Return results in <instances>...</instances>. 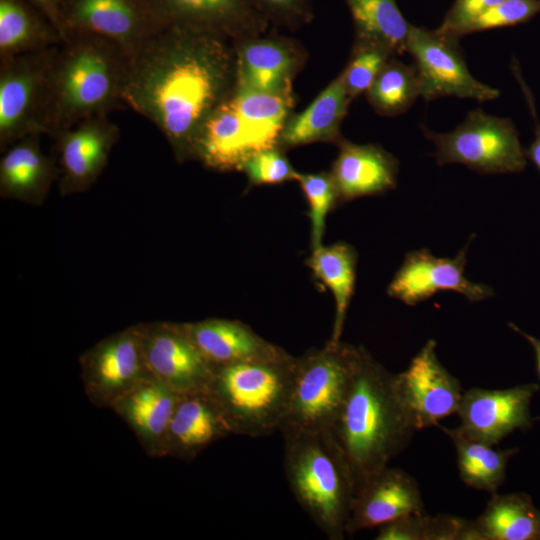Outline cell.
Wrapping results in <instances>:
<instances>
[{"mask_svg": "<svg viewBox=\"0 0 540 540\" xmlns=\"http://www.w3.org/2000/svg\"><path fill=\"white\" fill-rule=\"evenodd\" d=\"M296 357L213 366L205 391L223 413L232 434L267 436L286 413Z\"/></svg>", "mask_w": 540, "mask_h": 540, "instance_id": "obj_5", "label": "cell"}, {"mask_svg": "<svg viewBox=\"0 0 540 540\" xmlns=\"http://www.w3.org/2000/svg\"><path fill=\"white\" fill-rule=\"evenodd\" d=\"M363 347L327 342L296 358L289 404L279 430L283 437L330 431L359 370Z\"/></svg>", "mask_w": 540, "mask_h": 540, "instance_id": "obj_6", "label": "cell"}, {"mask_svg": "<svg viewBox=\"0 0 540 540\" xmlns=\"http://www.w3.org/2000/svg\"><path fill=\"white\" fill-rule=\"evenodd\" d=\"M39 134L14 143L0 160V196L29 205H42L58 180L56 157L41 148Z\"/></svg>", "mask_w": 540, "mask_h": 540, "instance_id": "obj_23", "label": "cell"}, {"mask_svg": "<svg viewBox=\"0 0 540 540\" xmlns=\"http://www.w3.org/2000/svg\"><path fill=\"white\" fill-rule=\"evenodd\" d=\"M235 89L279 92L292 89L302 52L291 39L262 35L233 41Z\"/></svg>", "mask_w": 540, "mask_h": 540, "instance_id": "obj_19", "label": "cell"}, {"mask_svg": "<svg viewBox=\"0 0 540 540\" xmlns=\"http://www.w3.org/2000/svg\"><path fill=\"white\" fill-rule=\"evenodd\" d=\"M63 41L69 34L106 38L131 57L164 26L146 0H63Z\"/></svg>", "mask_w": 540, "mask_h": 540, "instance_id": "obj_11", "label": "cell"}, {"mask_svg": "<svg viewBox=\"0 0 540 540\" xmlns=\"http://www.w3.org/2000/svg\"><path fill=\"white\" fill-rule=\"evenodd\" d=\"M458 37L410 25L406 44L426 101L445 96L479 102L499 97L500 91L478 81L468 70Z\"/></svg>", "mask_w": 540, "mask_h": 540, "instance_id": "obj_9", "label": "cell"}, {"mask_svg": "<svg viewBox=\"0 0 540 540\" xmlns=\"http://www.w3.org/2000/svg\"><path fill=\"white\" fill-rule=\"evenodd\" d=\"M180 393L150 377L119 398L111 409L133 430L150 457L166 456V441Z\"/></svg>", "mask_w": 540, "mask_h": 540, "instance_id": "obj_20", "label": "cell"}, {"mask_svg": "<svg viewBox=\"0 0 540 540\" xmlns=\"http://www.w3.org/2000/svg\"><path fill=\"white\" fill-rule=\"evenodd\" d=\"M376 540H477L473 520L449 514H412L378 528Z\"/></svg>", "mask_w": 540, "mask_h": 540, "instance_id": "obj_34", "label": "cell"}, {"mask_svg": "<svg viewBox=\"0 0 540 540\" xmlns=\"http://www.w3.org/2000/svg\"><path fill=\"white\" fill-rule=\"evenodd\" d=\"M230 434L223 413L205 389L182 393L169 425L166 456L191 462L207 446Z\"/></svg>", "mask_w": 540, "mask_h": 540, "instance_id": "obj_24", "label": "cell"}, {"mask_svg": "<svg viewBox=\"0 0 540 540\" xmlns=\"http://www.w3.org/2000/svg\"><path fill=\"white\" fill-rule=\"evenodd\" d=\"M283 438L284 471L295 499L328 539H344L355 481L332 434L322 431Z\"/></svg>", "mask_w": 540, "mask_h": 540, "instance_id": "obj_4", "label": "cell"}, {"mask_svg": "<svg viewBox=\"0 0 540 540\" xmlns=\"http://www.w3.org/2000/svg\"><path fill=\"white\" fill-rule=\"evenodd\" d=\"M512 71H513L515 77L517 78V80H518V82L520 84V87L523 90V93L525 95L526 101H527L528 106H529V110H530V112L532 114V117H533V120H534L535 138L532 141V143L529 145V147L524 149V153H525L526 158L531 160L534 163V165L538 168V170L540 171V124L538 122L536 109H535V104H534V101H533V96H532L531 91L529 90L528 86L526 85V83L522 79V75L520 73L519 66H518V64H517V62L515 60L513 61V64H512Z\"/></svg>", "mask_w": 540, "mask_h": 540, "instance_id": "obj_41", "label": "cell"}, {"mask_svg": "<svg viewBox=\"0 0 540 540\" xmlns=\"http://www.w3.org/2000/svg\"><path fill=\"white\" fill-rule=\"evenodd\" d=\"M392 57L395 56L382 46L355 40L349 62L341 73L351 99L369 89L383 66Z\"/></svg>", "mask_w": 540, "mask_h": 540, "instance_id": "obj_35", "label": "cell"}, {"mask_svg": "<svg viewBox=\"0 0 540 540\" xmlns=\"http://www.w3.org/2000/svg\"><path fill=\"white\" fill-rule=\"evenodd\" d=\"M88 400L99 408L113 404L142 381L152 377L136 325L114 333L79 357Z\"/></svg>", "mask_w": 540, "mask_h": 540, "instance_id": "obj_10", "label": "cell"}, {"mask_svg": "<svg viewBox=\"0 0 540 540\" xmlns=\"http://www.w3.org/2000/svg\"><path fill=\"white\" fill-rule=\"evenodd\" d=\"M231 98L252 155L278 147L281 133L294 105L293 89L261 92L234 88Z\"/></svg>", "mask_w": 540, "mask_h": 540, "instance_id": "obj_27", "label": "cell"}, {"mask_svg": "<svg viewBox=\"0 0 540 540\" xmlns=\"http://www.w3.org/2000/svg\"><path fill=\"white\" fill-rule=\"evenodd\" d=\"M59 46L0 59L2 153L27 136L47 134L51 71Z\"/></svg>", "mask_w": 540, "mask_h": 540, "instance_id": "obj_8", "label": "cell"}, {"mask_svg": "<svg viewBox=\"0 0 540 540\" xmlns=\"http://www.w3.org/2000/svg\"><path fill=\"white\" fill-rule=\"evenodd\" d=\"M307 265L315 278L333 295L335 318L329 342L338 343L341 341L346 313L354 292L357 253L351 245L342 241L329 246L321 245L312 249Z\"/></svg>", "mask_w": 540, "mask_h": 540, "instance_id": "obj_30", "label": "cell"}, {"mask_svg": "<svg viewBox=\"0 0 540 540\" xmlns=\"http://www.w3.org/2000/svg\"><path fill=\"white\" fill-rule=\"evenodd\" d=\"M415 431L394 374L363 348L359 370L330 430L350 466L355 492L406 448Z\"/></svg>", "mask_w": 540, "mask_h": 540, "instance_id": "obj_2", "label": "cell"}, {"mask_svg": "<svg viewBox=\"0 0 540 540\" xmlns=\"http://www.w3.org/2000/svg\"><path fill=\"white\" fill-rule=\"evenodd\" d=\"M269 23L288 28L300 27L313 19L310 0H252Z\"/></svg>", "mask_w": 540, "mask_h": 540, "instance_id": "obj_39", "label": "cell"}, {"mask_svg": "<svg viewBox=\"0 0 540 540\" xmlns=\"http://www.w3.org/2000/svg\"><path fill=\"white\" fill-rule=\"evenodd\" d=\"M355 29V40L377 44L394 56L406 52L410 25L396 0H345Z\"/></svg>", "mask_w": 540, "mask_h": 540, "instance_id": "obj_32", "label": "cell"}, {"mask_svg": "<svg viewBox=\"0 0 540 540\" xmlns=\"http://www.w3.org/2000/svg\"><path fill=\"white\" fill-rule=\"evenodd\" d=\"M130 55L116 43L75 33L58 47L51 71L47 134L108 114L122 101Z\"/></svg>", "mask_w": 540, "mask_h": 540, "instance_id": "obj_3", "label": "cell"}, {"mask_svg": "<svg viewBox=\"0 0 540 540\" xmlns=\"http://www.w3.org/2000/svg\"><path fill=\"white\" fill-rule=\"evenodd\" d=\"M508 326L514 330L516 333L520 334L522 337H524L532 346L534 353H535V359H536V370L538 379L540 381V339L535 338L521 329H519L514 323L508 322Z\"/></svg>", "mask_w": 540, "mask_h": 540, "instance_id": "obj_43", "label": "cell"}, {"mask_svg": "<svg viewBox=\"0 0 540 540\" xmlns=\"http://www.w3.org/2000/svg\"><path fill=\"white\" fill-rule=\"evenodd\" d=\"M538 391L535 383L507 389L464 391L456 413L460 418L458 428L473 439L497 445L515 430L532 426L530 403Z\"/></svg>", "mask_w": 540, "mask_h": 540, "instance_id": "obj_16", "label": "cell"}, {"mask_svg": "<svg viewBox=\"0 0 540 540\" xmlns=\"http://www.w3.org/2000/svg\"><path fill=\"white\" fill-rule=\"evenodd\" d=\"M118 126L107 114L89 117L54 136L62 197L87 191L107 166L119 139Z\"/></svg>", "mask_w": 540, "mask_h": 540, "instance_id": "obj_15", "label": "cell"}, {"mask_svg": "<svg viewBox=\"0 0 540 540\" xmlns=\"http://www.w3.org/2000/svg\"><path fill=\"white\" fill-rule=\"evenodd\" d=\"M474 523L479 540H540V510L525 493L491 494Z\"/></svg>", "mask_w": 540, "mask_h": 540, "instance_id": "obj_29", "label": "cell"}, {"mask_svg": "<svg viewBox=\"0 0 540 540\" xmlns=\"http://www.w3.org/2000/svg\"><path fill=\"white\" fill-rule=\"evenodd\" d=\"M63 38L28 0H0V59L59 46Z\"/></svg>", "mask_w": 540, "mask_h": 540, "instance_id": "obj_28", "label": "cell"}, {"mask_svg": "<svg viewBox=\"0 0 540 540\" xmlns=\"http://www.w3.org/2000/svg\"><path fill=\"white\" fill-rule=\"evenodd\" d=\"M234 43L166 26L130 57L122 101L166 138L179 163L195 159L202 125L234 90Z\"/></svg>", "mask_w": 540, "mask_h": 540, "instance_id": "obj_1", "label": "cell"}, {"mask_svg": "<svg viewBox=\"0 0 540 540\" xmlns=\"http://www.w3.org/2000/svg\"><path fill=\"white\" fill-rule=\"evenodd\" d=\"M137 327L153 377L180 394L206 388L213 365L192 341L183 323L158 321L137 324Z\"/></svg>", "mask_w": 540, "mask_h": 540, "instance_id": "obj_13", "label": "cell"}, {"mask_svg": "<svg viewBox=\"0 0 540 540\" xmlns=\"http://www.w3.org/2000/svg\"><path fill=\"white\" fill-rule=\"evenodd\" d=\"M366 96L373 109L381 115L396 116L406 112L421 96L414 65L390 58L366 91Z\"/></svg>", "mask_w": 540, "mask_h": 540, "instance_id": "obj_33", "label": "cell"}, {"mask_svg": "<svg viewBox=\"0 0 540 540\" xmlns=\"http://www.w3.org/2000/svg\"><path fill=\"white\" fill-rule=\"evenodd\" d=\"M340 74L302 112L291 115L281 133V150L314 142H340V126L351 102Z\"/></svg>", "mask_w": 540, "mask_h": 540, "instance_id": "obj_25", "label": "cell"}, {"mask_svg": "<svg viewBox=\"0 0 540 540\" xmlns=\"http://www.w3.org/2000/svg\"><path fill=\"white\" fill-rule=\"evenodd\" d=\"M502 1L504 0H455L437 30L460 38L459 32L465 25Z\"/></svg>", "mask_w": 540, "mask_h": 540, "instance_id": "obj_40", "label": "cell"}, {"mask_svg": "<svg viewBox=\"0 0 540 540\" xmlns=\"http://www.w3.org/2000/svg\"><path fill=\"white\" fill-rule=\"evenodd\" d=\"M243 171L253 185L296 181L299 175L278 147L258 152L243 164Z\"/></svg>", "mask_w": 540, "mask_h": 540, "instance_id": "obj_38", "label": "cell"}, {"mask_svg": "<svg viewBox=\"0 0 540 540\" xmlns=\"http://www.w3.org/2000/svg\"><path fill=\"white\" fill-rule=\"evenodd\" d=\"M38 10H40L58 29L63 38L61 21V6L63 0H28Z\"/></svg>", "mask_w": 540, "mask_h": 540, "instance_id": "obj_42", "label": "cell"}, {"mask_svg": "<svg viewBox=\"0 0 540 540\" xmlns=\"http://www.w3.org/2000/svg\"><path fill=\"white\" fill-rule=\"evenodd\" d=\"M440 428L455 447L462 482L472 489L497 493L505 480L508 462L519 449H497L467 436L458 427Z\"/></svg>", "mask_w": 540, "mask_h": 540, "instance_id": "obj_31", "label": "cell"}, {"mask_svg": "<svg viewBox=\"0 0 540 540\" xmlns=\"http://www.w3.org/2000/svg\"><path fill=\"white\" fill-rule=\"evenodd\" d=\"M164 26H180L231 41L262 35L269 21L252 0H146Z\"/></svg>", "mask_w": 540, "mask_h": 540, "instance_id": "obj_17", "label": "cell"}, {"mask_svg": "<svg viewBox=\"0 0 540 540\" xmlns=\"http://www.w3.org/2000/svg\"><path fill=\"white\" fill-rule=\"evenodd\" d=\"M183 326L213 366L243 361H281L292 357L239 321L211 318L183 323Z\"/></svg>", "mask_w": 540, "mask_h": 540, "instance_id": "obj_21", "label": "cell"}, {"mask_svg": "<svg viewBox=\"0 0 540 540\" xmlns=\"http://www.w3.org/2000/svg\"><path fill=\"white\" fill-rule=\"evenodd\" d=\"M468 243L455 257H436L422 248L406 253L403 263L388 285L390 297L415 306L440 291H455L470 302H479L494 295L493 289L468 280L465 273Z\"/></svg>", "mask_w": 540, "mask_h": 540, "instance_id": "obj_14", "label": "cell"}, {"mask_svg": "<svg viewBox=\"0 0 540 540\" xmlns=\"http://www.w3.org/2000/svg\"><path fill=\"white\" fill-rule=\"evenodd\" d=\"M304 192L309 205L311 223V248L322 245L326 217L338 199L335 184L330 173H299L296 180Z\"/></svg>", "mask_w": 540, "mask_h": 540, "instance_id": "obj_36", "label": "cell"}, {"mask_svg": "<svg viewBox=\"0 0 540 540\" xmlns=\"http://www.w3.org/2000/svg\"><path fill=\"white\" fill-rule=\"evenodd\" d=\"M421 127L435 145L438 165L459 163L482 174L518 173L526 166L519 134L509 118L476 109L448 133Z\"/></svg>", "mask_w": 540, "mask_h": 540, "instance_id": "obj_7", "label": "cell"}, {"mask_svg": "<svg viewBox=\"0 0 540 540\" xmlns=\"http://www.w3.org/2000/svg\"><path fill=\"white\" fill-rule=\"evenodd\" d=\"M252 156L231 94L208 116L197 138L195 160L218 171L241 170Z\"/></svg>", "mask_w": 540, "mask_h": 540, "instance_id": "obj_26", "label": "cell"}, {"mask_svg": "<svg viewBox=\"0 0 540 540\" xmlns=\"http://www.w3.org/2000/svg\"><path fill=\"white\" fill-rule=\"evenodd\" d=\"M423 512L425 505L416 479L406 471L388 465L357 488L346 534L379 528L405 516Z\"/></svg>", "mask_w": 540, "mask_h": 540, "instance_id": "obj_18", "label": "cell"}, {"mask_svg": "<svg viewBox=\"0 0 540 540\" xmlns=\"http://www.w3.org/2000/svg\"><path fill=\"white\" fill-rule=\"evenodd\" d=\"M398 167V160L376 144L341 140L330 174L339 201H350L395 188Z\"/></svg>", "mask_w": 540, "mask_h": 540, "instance_id": "obj_22", "label": "cell"}, {"mask_svg": "<svg viewBox=\"0 0 540 540\" xmlns=\"http://www.w3.org/2000/svg\"><path fill=\"white\" fill-rule=\"evenodd\" d=\"M397 395L416 431L456 414L463 390L460 381L440 362L436 342L428 340L408 367L394 375Z\"/></svg>", "mask_w": 540, "mask_h": 540, "instance_id": "obj_12", "label": "cell"}, {"mask_svg": "<svg viewBox=\"0 0 540 540\" xmlns=\"http://www.w3.org/2000/svg\"><path fill=\"white\" fill-rule=\"evenodd\" d=\"M540 13V0H504L483 12L459 32V37L525 23Z\"/></svg>", "mask_w": 540, "mask_h": 540, "instance_id": "obj_37", "label": "cell"}]
</instances>
